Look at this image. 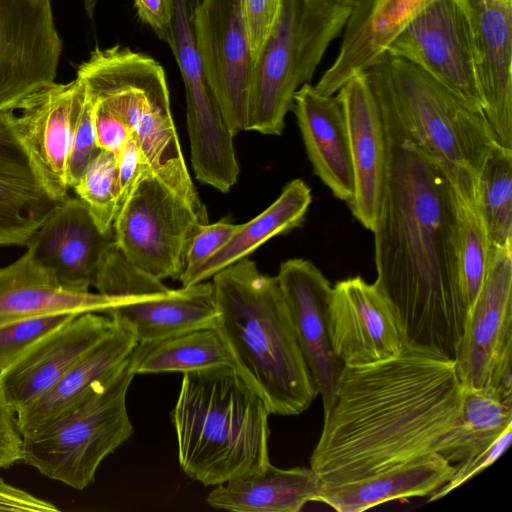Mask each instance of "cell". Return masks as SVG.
Listing matches in <instances>:
<instances>
[{
  "mask_svg": "<svg viewBox=\"0 0 512 512\" xmlns=\"http://www.w3.org/2000/svg\"><path fill=\"white\" fill-rule=\"evenodd\" d=\"M71 189L85 203L99 229L111 231L119 203L117 158L102 150Z\"/></svg>",
  "mask_w": 512,
  "mask_h": 512,
  "instance_id": "35",
  "label": "cell"
},
{
  "mask_svg": "<svg viewBox=\"0 0 512 512\" xmlns=\"http://www.w3.org/2000/svg\"><path fill=\"white\" fill-rule=\"evenodd\" d=\"M197 0H173L171 50L183 78L191 163L197 180L223 193L237 182L233 139L207 80L195 43L192 11Z\"/></svg>",
  "mask_w": 512,
  "mask_h": 512,
  "instance_id": "11",
  "label": "cell"
},
{
  "mask_svg": "<svg viewBox=\"0 0 512 512\" xmlns=\"http://www.w3.org/2000/svg\"><path fill=\"white\" fill-rule=\"evenodd\" d=\"M138 18L171 47L173 42V0H133Z\"/></svg>",
  "mask_w": 512,
  "mask_h": 512,
  "instance_id": "45",
  "label": "cell"
},
{
  "mask_svg": "<svg viewBox=\"0 0 512 512\" xmlns=\"http://www.w3.org/2000/svg\"><path fill=\"white\" fill-rule=\"evenodd\" d=\"M93 286L98 293L111 297L140 296L168 289L161 280L131 264L115 242L104 256Z\"/></svg>",
  "mask_w": 512,
  "mask_h": 512,
  "instance_id": "36",
  "label": "cell"
},
{
  "mask_svg": "<svg viewBox=\"0 0 512 512\" xmlns=\"http://www.w3.org/2000/svg\"><path fill=\"white\" fill-rule=\"evenodd\" d=\"M113 321L112 328L47 392L16 413L22 437L37 432L71 408L130 357L138 340L128 327Z\"/></svg>",
  "mask_w": 512,
  "mask_h": 512,
  "instance_id": "25",
  "label": "cell"
},
{
  "mask_svg": "<svg viewBox=\"0 0 512 512\" xmlns=\"http://www.w3.org/2000/svg\"><path fill=\"white\" fill-rule=\"evenodd\" d=\"M113 243V229L102 232L85 203L68 194L56 203L26 247L61 286L88 292Z\"/></svg>",
  "mask_w": 512,
  "mask_h": 512,
  "instance_id": "16",
  "label": "cell"
},
{
  "mask_svg": "<svg viewBox=\"0 0 512 512\" xmlns=\"http://www.w3.org/2000/svg\"><path fill=\"white\" fill-rule=\"evenodd\" d=\"M61 50L49 0H0V113L55 82Z\"/></svg>",
  "mask_w": 512,
  "mask_h": 512,
  "instance_id": "14",
  "label": "cell"
},
{
  "mask_svg": "<svg viewBox=\"0 0 512 512\" xmlns=\"http://www.w3.org/2000/svg\"><path fill=\"white\" fill-rule=\"evenodd\" d=\"M264 401L232 367L183 373L171 412L184 473L217 486L270 463Z\"/></svg>",
  "mask_w": 512,
  "mask_h": 512,
  "instance_id": "4",
  "label": "cell"
},
{
  "mask_svg": "<svg viewBox=\"0 0 512 512\" xmlns=\"http://www.w3.org/2000/svg\"><path fill=\"white\" fill-rule=\"evenodd\" d=\"M491 248L476 207L468 205L458 198L457 273L467 312L484 283L490 262Z\"/></svg>",
  "mask_w": 512,
  "mask_h": 512,
  "instance_id": "34",
  "label": "cell"
},
{
  "mask_svg": "<svg viewBox=\"0 0 512 512\" xmlns=\"http://www.w3.org/2000/svg\"><path fill=\"white\" fill-rule=\"evenodd\" d=\"M463 389L512 395V247L491 248L482 288L469 308L454 359Z\"/></svg>",
  "mask_w": 512,
  "mask_h": 512,
  "instance_id": "10",
  "label": "cell"
},
{
  "mask_svg": "<svg viewBox=\"0 0 512 512\" xmlns=\"http://www.w3.org/2000/svg\"><path fill=\"white\" fill-rule=\"evenodd\" d=\"M90 98L128 128L156 177L202 224L208 214L189 174L173 120L166 74L151 56L116 44L96 47L77 69Z\"/></svg>",
  "mask_w": 512,
  "mask_h": 512,
  "instance_id": "5",
  "label": "cell"
},
{
  "mask_svg": "<svg viewBox=\"0 0 512 512\" xmlns=\"http://www.w3.org/2000/svg\"><path fill=\"white\" fill-rule=\"evenodd\" d=\"M215 328L232 367L270 414L298 415L318 395L276 276L243 258L212 277Z\"/></svg>",
  "mask_w": 512,
  "mask_h": 512,
  "instance_id": "3",
  "label": "cell"
},
{
  "mask_svg": "<svg viewBox=\"0 0 512 512\" xmlns=\"http://www.w3.org/2000/svg\"><path fill=\"white\" fill-rule=\"evenodd\" d=\"M76 79L52 83L20 106L16 127L47 192L57 202L69 194L68 161L75 117Z\"/></svg>",
  "mask_w": 512,
  "mask_h": 512,
  "instance_id": "20",
  "label": "cell"
},
{
  "mask_svg": "<svg viewBox=\"0 0 512 512\" xmlns=\"http://www.w3.org/2000/svg\"><path fill=\"white\" fill-rule=\"evenodd\" d=\"M13 111L0 113V247L26 246L57 201L20 139Z\"/></svg>",
  "mask_w": 512,
  "mask_h": 512,
  "instance_id": "23",
  "label": "cell"
},
{
  "mask_svg": "<svg viewBox=\"0 0 512 512\" xmlns=\"http://www.w3.org/2000/svg\"><path fill=\"white\" fill-rule=\"evenodd\" d=\"M127 299L64 288L34 259L29 247L17 260L0 268V325L49 313L105 314Z\"/></svg>",
  "mask_w": 512,
  "mask_h": 512,
  "instance_id": "26",
  "label": "cell"
},
{
  "mask_svg": "<svg viewBox=\"0 0 512 512\" xmlns=\"http://www.w3.org/2000/svg\"><path fill=\"white\" fill-rule=\"evenodd\" d=\"M98 0H83L85 11L88 17L92 18Z\"/></svg>",
  "mask_w": 512,
  "mask_h": 512,
  "instance_id": "46",
  "label": "cell"
},
{
  "mask_svg": "<svg viewBox=\"0 0 512 512\" xmlns=\"http://www.w3.org/2000/svg\"><path fill=\"white\" fill-rule=\"evenodd\" d=\"M375 66L409 136L443 171L457 197L476 207L480 170L500 144L484 113L405 59L387 54Z\"/></svg>",
  "mask_w": 512,
  "mask_h": 512,
  "instance_id": "6",
  "label": "cell"
},
{
  "mask_svg": "<svg viewBox=\"0 0 512 512\" xmlns=\"http://www.w3.org/2000/svg\"><path fill=\"white\" fill-rule=\"evenodd\" d=\"M192 27L207 80L235 137L246 130L253 70L242 1L197 0Z\"/></svg>",
  "mask_w": 512,
  "mask_h": 512,
  "instance_id": "13",
  "label": "cell"
},
{
  "mask_svg": "<svg viewBox=\"0 0 512 512\" xmlns=\"http://www.w3.org/2000/svg\"><path fill=\"white\" fill-rule=\"evenodd\" d=\"M253 64L270 35L283 0H241Z\"/></svg>",
  "mask_w": 512,
  "mask_h": 512,
  "instance_id": "41",
  "label": "cell"
},
{
  "mask_svg": "<svg viewBox=\"0 0 512 512\" xmlns=\"http://www.w3.org/2000/svg\"><path fill=\"white\" fill-rule=\"evenodd\" d=\"M336 2H339V3H343V4H347V5H350L352 6L353 3L356 1V0H335Z\"/></svg>",
  "mask_w": 512,
  "mask_h": 512,
  "instance_id": "47",
  "label": "cell"
},
{
  "mask_svg": "<svg viewBox=\"0 0 512 512\" xmlns=\"http://www.w3.org/2000/svg\"><path fill=\"white\" fill-rule=\"evenodd\" d=\"M511 440L512 426L508 427L487 448L456 464L454 473L450 480L437 491L429 495L428 501H435L446 496L449 492L492 465L508 449Z\"/></svg>",
  "mask_w": 512,
  "mask_h": 512,
  "instance_id": "40",
  "label": "cell"
},
{
  "mask_svg": "<svg viewBox=\"0 0 512 512\" xmlns=\"http://www.w3.org/2000/svg\"><path fill=\"white\" fill-rule=\"evenodd\" d=\"M119 203L118 210L132 195L139 183L152 174V168L130 134L118 158Z\"/></svg>",
  "mask_w": 512,
  "mask_h": 512,
  "instance_id": "42",
  "label": "cell"
},
{
  "mask_svg": "<svg viewBox=\"0 0 512 512\" xmlns=\"http://www.w3.org/2000/svg\"><path fill=\"white\" fill-rule=\"evenodd\" d=\"M22 444L16 413L0 389V469L9 468L22 461Z\"/></svg>",
  "mask_w": 512,
  "mask_h": 512,
  "instance_id": "44",
  "label": "cell"
},
{
  "mask_svg": "<svg viewBox=\"0 0 512 512\" xmlns=\"http://www.w3.org/2000/svg\"><path fill=\"white\" fill-rule=\"evenodd\" d=\"M131 366L136 375L162 372L186 373L232 367V362L217 329L204 327L138 343L131 354Z\"/></svg>",
  "mask_w": 512,
  "mask_h": 512,
  "instance_id": "32",
  "label": "cell"
},
{
  "mask_svg": "<svg viewBox=\"0 0 512 512\" xmlns=\"http://www.w3.org/2000/svg\"><path fill=\"white\" fill-rule=\"evenodd\" d=\"M469 11L484 115L512 149V0H463Z\"/></svg>",
  "mask_w": 512,
  "mask_h": 512,
  "instance_id": "21",
  "label": "cell"
},
{
  "mask_svg": "<svg viewBox=\"0 0 512 512\" xmlns=\"http://www.w3.org/2000/svg\"><path fill=\"white\" fill-rule=\"evenodd\" d=\"M476 209L490 245L512 247V149L495 145L480 170Z\"/></svg>",
  "mask_w": 512,
  "mask_h": 512,
  "instance_id": "33",
  "label": "cell"
},
{
  "mask_svg": "<svg viewBox=\"0 0 512 512\" xmlns=\"http://www.w3.org/2000/svg\"><path fill=\"white\" fill-rule=\"evenodd\" d=\"M276 278L325 412L345 367L334 354L329 338L332 285L311 261L301 258L282 262Z\"/></svg>",
  "mask_w": 512,
  "mask_h": 512,
  "instance_id": "17",
  "label": "cell"
},
{
  "mask_svg": "<svg viewBox=\"0 0 512 512\" xmlns=\"http://www.w3.org/2000/svg\"><path fill=\"white\" fill-rule=\"evenodd\" d=\"M321 485L310 467L280 469L269 463L217 485L206 502L212 508L233 512H298L315 500Z\"/></svg>",
  "mask_w": 512,
  "mask_h": 512,
  "instance_id": "29",
  "label": "cell"
},
{
  "mask_svg": "<svg viewBox=\"0 0 512 512\" xmlns=\"http://www.w3.org/2000/svg\"><path fill=\"white\" fill-rule=\"evenodd\" d=\"M328 330L332 350L344 366L385 361L406 349L387 300L361 276L332 286Z\"/></svg>",
  "mask_w": 512,
  "mask_h": 512,
  "instance_id": "15",
  "label": "cell"
},
{
  "mask_svg": "<svg viewBox=\"0 0 512 512\" xmlns=\"http://www.w3.org/2000/svg\"><path fill=\"white\" fill-rule=\"evenodd\" d=\"M455 465L432 454L370 477L337 485H321L314 501L338 512H362L374 506L429 496L452 477Z\"/></svg>",
  "mask_w": 512,
  "mask_h": 512,
  "instance_id": "28",
  "label": "cell"
},
{
  "mask_svg": "<svg viewBox=\"0 0 512 512\" xmlns=\"http://www.w3.org/2000/svg\"><path fill=\"white\" fill-rule=\"evenodd\" d=\"M462 395L454 360L431 353L406 348L385 361L345 366L310 468L331 486L439 454Z\"/></svg>",
  "mask_w": 512,
  "mask_h": 512,
  "instance_id": "2",
  "label": "cell"
},
{
  "mask_svg": "<svg viewBox=\"0 0 512 512\" xmlns=\"http://www.w3.org/2000/svg\"><path fill=\"white\" fill-rule=\"evenodd\" d=\"M113 324L106 314L80 313L44 335L0 371V389L15 413L47 392Z\"/></svg>",
  "mask_w": 512,
  "mask_h": 512,
  "instance_id": "18",
  "label": "cell"
},
{
  "mask_svg": "<svg viewBox=\"0 0 512 512\" xmlns=\"http://www.w3.org/2000/svg\"><path fill=\"white\" fill-rule=\"evenodd\" d=\"M134 376L130 355L75 405L22 437V461L76 490L89 486L101 462L133 433L126 396Z\"/></svg>",
  "mask_w": 512,
  "mask_h": 512,
  "instance_id": "8",
  "label": "cell"
},
{
  "mask_svg": "<svg viewBox=\"0 0 512 512\" xmlns=\"http://www.w3.org/2000/svg\"><path fill=\"white\" fill-rule=\"evenodd\" d=\"M434 0H356L338 55L314 86L334 95L353 75L381 62L394 39Z\"/></svg>",
  "mask_w": 512,
  "mask_h": 512,
  "instance_id": "22",
  "label": "cell"
},
{
  "mask_svg": "<svg viewBox=\"0 0 512 512\" xmlns=\"http://www.w3.org/2000/svg\"><path fill=\"white\" fill-rule=\"evenodd\" d=\"M387 54L405 59L483 112L472 23L463 0H434L394 39Z\"/></svg>",
  "mask_w": 512,
  "mask_h": 512,
  "instance_id": "12",
  "label": "cell"
},
{
  "mask_svg": "<svg viewBox=\"0 0 512 512\" xmlns=\"http://www.w3.org/2000/svg\"><path fill=\"white\" fill-rule=\"evenodd\" d=\"M201 225L205 224L152 173L118 210L114 242L135 267L161 281L177 280L188 244Z\"/></svg>",
  "mask_w": 512,
  "mask_h": 512,
  "instance_id": "9",
  "label": "cell"
},
{
  "mask_svg": "<svg viewBox=\"0 0 512 512\" xmlns=\"http://www.w3.org/2000/svg\"><path fill=\"white\" fill-rule=\"evenodd\" d=\"M292 111L314 174L334 197L352 202L355 179L346 118L337 95H324L310 83L294 95Z\"/></svg>",
  "mask_w": 512,
  "mask_h": 512,
  "instance_id": "24",
  "label": "cell"
},
{
  "mask_svg": "<svg viewBox=\"0 0 512 512\" xmlns=\"http://www.w3.org/2000/svg\"><path fill=\"white\" fill-rule=\"evenodd\" d=\"M92 102L97 145L101 150L112 153L118 160L130 132L125 124L107 108L93 100Z\"/></svg>",
  "mask_w": 512,
  "mask_h": 512,
  "instance_id": "43",
  "label": "cell"
},
{
  "mask_svg": "<svg viewBox=\"0 0 512 512\" xmlns=\"http://www.w3.org/2000/svg\"><path fill=\"white\" fill-rule=\"evenodd\" d=\"M512 426V395L496 389H463L460 413L439 454L456 465L492 444Z\"/></svg>",
  "mask_w": 512,
  "mask_h": 512,
  "instance_id": "31",
  "label": "cell"
},
{
  "mask_svg": "<svg viewBox=\"0 0 512 512\" xmlns=\"http://www.w3.org/2000/svg\"><path fill=\"white\" fill-rule=\"evenodd\" d=\"M312 202L310 187L301 179L287 183L278 198L239 230L189 277L182 287L212 278L216 273L246 258L271 238L302 225Z\"/></svg>",
  "mask_w": 512,
  "mask_h": 512,
  "instance_id": "30",
  "label": "cell"
},
{
  "mask_svg": "<svg viewBox=\"0 0 512 512\" xmlns=\"http://www.w3.org/2000/svg\"><path fill=\"white\" fill-rule=\"evenodd\" d=\"M239 228L240 224H234L227 219L201 225L188 244L184 259L185 266L179 280L182 282L189 277L222 248Z\"/></svg>",
  "mask_w": 512,
  "mask_h": 512,
  "instance_id": "39",
  "label": "cell"
},
{
  "mask_svg": "<svg viewBox=\"0 0 512 512\" xmlns=\"http://www.w3.org/2000/svg\"><path fill=\"white\" fill-rule=\"evenodd\" d=\"M105 314L128 327L138 343L214 327L217 318L213 285L206 281L180 289L129 296Z\"/></svg>",
  "mask_w": 512,
  "mask_h": 512,
  "instance_id": "27",
  "label": "cell"
},
{
  "mask_svg": "<svg viewBox=\"0 0 512 512\" xmlns=\"http://www.w3.org/2000/svg\"><path fill=\"white\" fill-rule=\"evenodd\" d=\"M367 79L381 112L386 182L374 233V285L390 305L406 348L455 359L467 308L456 260L458 197L412 140L375 70Z\"/></svg>",
  "mask_w": 512,
  "mask_h": 512,
  "instance_id": "1",
  "label": "cell"
},
{
  "mask_svg": "<svg viewBox=\"0 0 512 512\" xmlns=\"http://www.w3.org/2000/svg\"><path fill=\"white\" fill-rule=\"evenodd\" d=\"M342 104L354 171L355 194L348 205L361 225L374 231L385 190L387 149L383 120L365 71L336 94Z\"/></svg>",
  "mask_w": 512,
  "mask_h": 512,
  "instance_id": "19",
  "label": "cell"
},
{
  "mask_svg": "<svg viewBox=\"0 0 512 512\" xmlns=\"http://www.w3.org/2000/svg\"><path fill=\"white\" fill-rule=\"evenodd\" d=\"M352 6L335 0H283L253 64L245 131L281 135L294 95L309 83L344 30Z\"/></svg>",
  "mask_w": 512,
  "mask_h": 512,
  "instance_id": "7",
  "label": "cell"
},
{
  "mask_svg": "<svg viewBox=\"0 0 512 512\" xmlns=\"http://www.w3.org/2000/svg\"><path fill=\"white\" fill-rule=\"evenodd\" d=\"M75 313H49L25 317L0 325V371L47 333L67 322Z\"/></svg>",
  "mask_w": 512,
  "mask_h": 512,
  "instance_id": "38",
  "label": "cell"
},
{
  "mask_svg": "<svg viewBox=\"0 0 512 512\" xmlns=\"http://www.w3.org/2000/svg\"><path fill=\"white\" fill-rule=\"evenodd\" d=\"M75 117L68 161L70 187L82 176L89 164L102 151L96 141L94 106L84 84L76 78Z\"/></svg>",
  "mask_w": 512,
  "mask_h": 512,
  "instance_id": "37",
  "label": "cell"
}]
</instances>
